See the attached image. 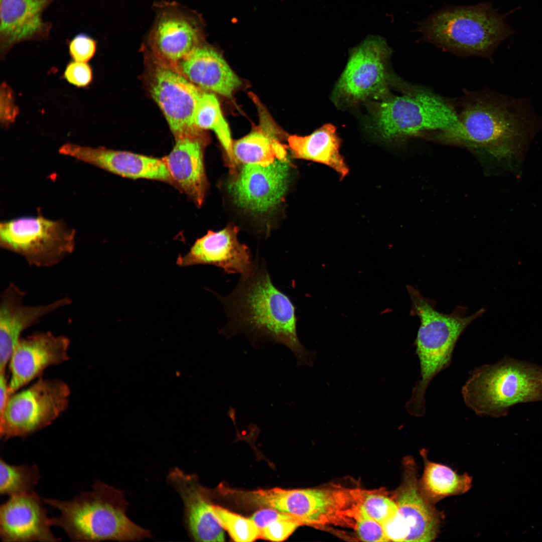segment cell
I'll return each mask as SVG.
<instances>
[{
  "label": "cell",
  "mask_w": 542,
  "mask_h": 542,
  "mask_svg": "<svg viewBox=\"0 0 542 542\" xmlns=\"http://www.w3.org/2000/svg\"><path fill=\"white\" fill-rule=\"evenodd\" d=\"M406 289L412 302L411 315L417 316L421 322L415 340L421 379L414 387L405 408L411 416L419 417L426 412L425 395L429 384L449 366L460 336L485 309L468 316L465 307L458 306L451 313L444 314L437 311L434 301L423 297L419 290L409 285Z\"/></svg>",
  "instance_id": "5b68a950"
},
{
  "label": "cell",
  "mask_w": 542,
  "mask_h": 542,
  "mask_svg": "<svg viewBox=\"0 0 542 542\" xmlns=\"http://www.w3.org/2000/svg\"><path fill=\"white\" fill-rule=\"evenodd\" d=\"M167 481L183 501L185 525L191 538L197 541H224L223 528L214 514L210 493L197 476L175 467L169 471Z\"/></svg>",
  "instance_id": "ac0fdd59"
},
{
  "label": "cell",
  "mask_w": 542,
  "mask_h": 542,
  "mask_svg": "<svg viewBox=\"0 0 542 542\" xmlns=\"http://www.w3.org/2000/svg\"><path fill=\"white\" fill-rule=\"evenodd\" d=\"M69 84L78 88H84L93 81V71L87 62L72 60L66 65L63 75Z\"/></svg>",
  "instance_id": "e575fe53"
},
{
  "label": "cell",
  "mask_w": 542,
  "mask_h": 542,
  "mask_svg": "<svg viewBox=\"0 0 542 542\" xmlns=\"http://www.w3.org/2000/svg\"><path fill=\"white\" fill-rule=\"evenodd\" d=\"M154 9L156 17L148 34V44L157 58L177 64L201 44L200 19L176 2H159Z\"/></svg>",
  "instance_id": "8fae6325"
},
{
  "label": "cell",
  "mask_w": 542,
  "mask_h": 542,
  "mask_svg": "<svg viewBox=\"0 0 542 542\" xmlns=\"http://www.w3.org/2000/svg\"><path fill=\"white\" fill-rule=\"evenodd\" d=\"M175 139L173 150L164 157L173 186L184 193L197 206H201L208 186L204 160L206 141L199 133Z\"/></svg>",
  "instance_id": "44dd1931"
},
{
  "label": "cell",
  "mask_w": 542,
  "mask_h": 542,
  "mask_svg": "<svg viewBox=\"0 0 542 542\" xmlns=\"http://www.w3.org/2000/svg\"><path fill=\"white\" fill-rule=\"evenodd\" d=\"M288 141L295 158L327 165L342 178L348 174V169L339 152L340 140L333 125L325 124L304 137L290 136Z\"/></svg>",
  "instance_id": "cb8c5ba5"
},
{
  "label": "cell",
  "mask_w": 542,
  "mask_h": 542,
  "mask_svg": "<svg viewBox=\"0 0 542 542\" xmlns=\"http://www.w3.org/2000/svg\"><path fill=\"white\" fill-rule=\"evenodd\" d=\"M150 90L175 138L199 133L193 118L203 93L181 73L158 63L151 73Z\"/></svg>",
  "instance_id": "7c38bea8"
},
{
  "label": "cell",
  "mask_w": 542,
  "mask_h": 542,
  "mask_svg": "<svg viewBox=\"0 0 542 542\" xmlns=\"http://www.w3.org/2000/svg\"><path fill=\"white\" fill-rule=\"evenodd\" d=\"M391 49L377 36H368L351 49L348 62L333 92L334 101L342 106L390 95L393 84H400L390 72Z\"/></svg>",
  "instance_id": "9c48e42d"
},
{
  "label": "cell",
  "mask_w": 542,
  "mask_h": 542,
  "mask_svg": "<svg viewBox=\"0 0 542 542\" xmlns=\"http://www.w3.org/2000/svg\"><path fill=\"white\" fill-rule=\"evenodd\" d=\"M359 510L367 516L382 524L391 518L398 511L396 501L380 494L362 492L359 504Z\"/></svg>",
  "instance_id": "f546056e"
},
{
  "label": "cell",
  "mask_w": 542,
  "mask_h": 542,
  "mask_svg": "<svg viewBox=\"0 0 542 542\" xmlns=\"http://www.w3.org/2000/svg\"><path fill=\"white\" fill-rule=\"evenodd\" d=\"M238 227L232 224L218 231H208L196 240L187 254L179 256L177 264L181 266L210 264L228 274L245 273L253 260L249 248L238 240Z\"/></svg>",
  "instance_id": "d6986e66"
},
{
  "label": "cell",
  "mask_w": 542,
  "mask_h": 542,
  "mask_svg": "<svg viewBox=\"0 0 542 542\" xmlns=\"http://www.w3.org/2000/svg\"><path fill=\"white\" fill-rule=\"evenodd\" d=\"M25 296L24 291L13 283L9 284L1 296L0 371H6L23 331L43 317L71 303L69 298L65 297L45 305H26L23 303Z\"/></svg>",
  "instance_id": "e0dca14e"
},
{
  "label": "cell",
  "mask_w": 542,
  "mask_h": 542,
  "mask_svg": "<svg viewBox=\"0 0 542 542\" xmlns=\"http://www.w3.org/2000/svg\"><path fill=\"white\" fill-rule=\"evenodd\" d=\"M57 0H1L0 57L5 59L16 44L48 38L52 23L43 19L44 11Z\"/></svg>",
  "instance_id": "ffe728a7"
},
{
  "label": "cell",
  "mask_w": 542,
  "mask_h": 542,
  "mask_svg": "<svg viewBox=\"0 0 542 542\" xmlns=\"http://www.w3.org/2000/svg\"><path fill=\"white\" fill-rule=\"evenodd\" d=\"M92 490L68 501L42 498L60 515L51 524L60 527L73 541H137L151 537L149 530L126 515L124 491L96 480Z\"/></svg>",
  "instance_id": "277c9868"
},
{
  "label": "cell",
  "mask_w": 542,
  "mask_h": 542,
  "mask_svg": "<svg viewBox=\"0 0 542 542\" xmlns=\"http://www.w3.org/2000/svg\"><path fill=\"white\" fill-rule=\"evenodd\" d=\"M40 478L36 465H11L0 459V494L9 497L34 492Z\"/></svg>",
  "instance_id": "83f0119b"
},
{
  "label": "cell",
  "mask_w": 542,
  "mask_h": 542,
  "mask_svg": "<svg viewBox=\"0 0 542 542\" xmlns=\"http://www.w3.org/2000/svg\"><path fill=\"white\" fill-rule=\"evenodd\" d=\"M69 54L73 60L88 62L95 55L97 41L90 35L80 33L68 43Z\"/></svg>",
  "instance_id": "d6a6232c"
},
{
  "label": "cell",
  "mask_w": 542,
  "mask_h": 542,
  "mask_svg": "<svg viewBox=\"0 0 542 542\" xmlns=\"http://www.w3.org/2000/svg\"><path fill=\"white\" fill-rule=\"evenodd\" d=\"M403 481L396 495L398 511L410 529L406 541H431L438 534V511L422 495L417 478V466L411 457L404 461Z\"/></svg>",
  "instance_id": "7402d4cb"
},
{
  "label": "cell",
  "mask_w": 542,
  "mask_h": 542,
  "mask_svg": "<svg viewBox=\"0 0 542 542\" xmlns=\"http://www.w3.org/2000/svg\"><path fill=\"white\" fill-rule=\"evenodd\" d=\"M425 468L419 487L425 499L433 504L443 498L463 494L471 486V478L467 474L459 475L450 468L429 461L426 453H421Z\"/></svg>",
  "instance_id": "484cf974"
},
{
  "label": "cell",
  "mask_w": 542,
  "mask_h": 542,
  "mask_svg": "<svg viewBox=\"0 0 542 542\" xmlns=\"http://www.w3.org/2000/svg\"><path fill=\"white\" fill-rule=\"evenodd\" d=\"M70 394L64 381L40 377L11 394L0 415L1 438H25L49 426L66 411Z\"/></svg>",
  "instance_id": "30bf717a"
},
{
  "label": "cell",
  "mask_w": 542,
  "mask_h": 542,
  "mask_svg": "<svg viewBox=\"0 0 542 542\" xmlns=\"http://www.w3.org/2000/svg\"><path fill=\"white\" fill-rule=\"evenodd\" d=\"M177 64L181 73L200 88L228 98L241 84L221 55L202 44Z\"/></svg>",
  "instance_id": "603a6c76"
},
{
  "label": "cell",
  "mask_w": 542,
  "mask_h": 542,
  "mask_svg": "<svg viewBox=\"0 0 542 542\" xmlns=\"http://www.w3.org/2000/svg\"><path fill=\"white\" fill-rule=\"evenodd\" d=\"M462 394L466 405L477 415L502 417L517 403L542 401V367L508 357L477 367Z\"/></svg>",
  "instance_id": "8992f818"
},
{
  "label": "cell",
  "mask_w": 542,
  "mask_h": 542,
  "mask_svg": "<svg viewBox=\"0 0 542 542\" xmlns=\"http://www.w3.org/2000/svg\"><path fill=\"white\" fill-rule=\"evenodd\" d=\"M541 129L542 117L529 96L484 91L464 98L455 125L425 137L483 152L502 171L518 176L529 147Z\"/></svg>",
  "instance_id": "6da1fadb"
},
{
  "label": "cell",
  "mask_w": 542,
  "mask_h": 542,
  "mask_svg": "<svg viewBox=\"0 0 542 542\" xmlns=\"http://www.w3.org/2000/svg\"><path fill=\"white\" fill-rule=\"evenodd\" d=\"M289 170L288 160H277L267 166L245 164L229 185L234 202L257 212L272 209L285 194Z\"/></svg>",
  "instance_id": "5bb4252c"
},
{
  "label": "cell",
  "mask_w": 542,
  "mask_h": 542,
  "mask_svg": "<svg viewBox=\"0 0 542 542\" xmlns=\"http://www.w3.org/2000/svg\"><path fill=\"white\" fill-rule=\"evenodd\" d=\"M519 7L500 14L490 2L448 6L417 23L421 39L462 56L491 59L498 47L515 33L507 18Z\"/></svg>",
  "instance_id": "3957f363"
},
{
  "label": "cell",
  "mask_w": 542,
  "mask_h": 542,
  "mask_svg": "<svg viewBox=\"0 0 542 542\" xmlns=\"http://www.w3.org/2000/svg\"><path fill=\"white\" fill-rule=\"evenodd\" d=\"M70 341L64 335L39 332L21 338L9 362L10 396L36 378L48 367L60 364L69 358Z\"/></svg>",
  "instance_id": "4fadbf2b"
},
{
  "label": "cell",
  "mask_w": 542,
  "mask_h": 542,
  "mask_svg": "<svg viewBox=\"0 0 542 542\" xmlns=\"http://www.w3.org/2000/svg\"><path fill=\"white\" fill-rule=\"evenodd\" d=\"M402 91L401 95H389L369 105L370 127L382 139L393 142L424 137L456 123L458 112L440 96L408 85Z\"/></svg>",
  "instance_id": "52a82bcc"
},
{
  "label": "cell",
  "mask_w": 542,
  "mask_h": 542,
  "mask_svg": "<svg viewBox=\"0 0 542 542\" xmlns=\"http://www.w3.org/2000/svg\"><path fill=\"white\" fill-rule=\"evenodd\" d=\"M58 152L123 177L153 180L174 185L164 158L70 143L61 146Z\"/></svg>",
  "instance_id": "9a60e30c"
},
{
  "label": "cell",
  "mask_w": 542,
  "mask_h": 542,
  "mask_svg": "<svg viewBox=\"0 0 542 542\" xmlns=\"http://www.w3.org/2000/svg\"><path fill=\"white\" fill-rule=\"evenodd\" d=\"M42 498L35 491L9 497L0 507V537L3 541H57L52 532Z\"/></svg>",
  "instance_id": "2e32d148"
},
{
  "label": "cell",
  "mask_w": 542,
  "mask_h": 542,
  "mask_svg": "<svg viewBox=\"0 0 542 542\" xmlns=\"http://www.w3.org/2000/svg\"><path fill=\"white\" fill-rule=\"evenodd\" d=\"M265 122L233 144L236 162L267 166L276 160H288L286 146L278 139L274 129Z\"/></svg>",
  "instance_id": "d4e9b609"
},
{
  "label": "cell",
  "mask_w": 542,
  "mask_h": 542,
  "mask_svg": "<svg viewBox=\"0 0 542 542\" xmlns=\"http://www.w3.org/2000/svg\"><path fill=\"white\" fill-rule=\"evenodd\" d=\"M302 525L295 516L289 514L268 524L260 530L259 538L274 541L286 539Z\"/></svg>",
  "instance_id": "4dcf8cb0"
},
{
  "label": "cell",
  "mask_w": 542,
  "mask_h": 542,
  "mask_svg": "<svg viewBox=\"0 0 542 542\" xmlns=\"http://www.w3.org/2000/svg\"><path fill=\"white\" fill-rule=\"evenodd\" d=\"M217 297L227 318L221 334H244L253 344H281L291 350L297 365H313L316 353L304 348L298 336L296 308L274 284L263 258L256 256L232 291Z\"/></svg>",
  "instance_id": "7a4b0ae2"
},
{
  "label": "cell",
  "mask_w": 542,
  "mask_h": 542,
  "mask_svg": "<svg viewBox=\"0 0 542 542\" xmlns=\"http://www.w3.org/2000/svg\"><path fill=\"white\" fill-rule=\"evenodd\" d=\"M76 231L61 220L24 216L0 223V245L22 256L29 264L48 267L72 253Z\"/></svg>",
  "instance_id": "ba28073f"
},
{
  "label": "cell",
  "mask_w": 542,
  "mask_h": 542,
  "mask_svg": "<svg viewBox=\"0 0 542 542\" xmlns=\"http://www.w3.org/2000/svg\"><path fill=\"white\" fill-rule=\"evenodd\" d=\"M381 525L389 541H406L409 536L410 529L399 511Z\"/></svg>",
  "instance_id": "d590c367"
},
{
  "label": "cell",
  "mask_w": 542,
  "mask_h": 542,
  "mask_svg": "<svg viewBox=\"0 0 542 542\" xmlns=\"http://www.w3.org/2000/svg\"><path fill=\"white\" fill-rule=\"evenodd\" d=\"M193 122L198 129L214 131L225 151L230 170L234 172L236 162L233 155L230 131L214 94L203 92L195 109Z\"/></svg>",
  "instance_id": "4316f807"
},
{
  "label": "cell",
  "mask_w": 542,
  "mask_h": 542,
  "mask_svg": "<svg viewBox=\"0 0 542 542\" xmlns=\"http://www.w3.org/2000/svg\"><path fill=\"white\" fill-rule=\"evenodd\" d=\"M20 109L16 103L15 93L6 82L0 87V121L2 127L10 128L16 120Z\"/></svg>",
  "instance_id": "836d02e7"
},
{
  "label": "cell",
  "mask_w": 542,
  "mask_h": 542,
  "mask_svg": "<svg viewBox=\"0 0 542 542\" xmlns=\"http://www.w3.org/2000/svg\"><path fill=\"white\" fill-rule=\"evenodd\" d=\"M212 508L218 522L234 541L249 542L259 538L260 530L250 518L244 517L213 504Z\"/></svg>",
  "instance_id": "f1b7e54d"
},
{
  "label": "cell",
  "mask_w": 542,
  "mask_h": 542,
  "mask_svg": "<svg viewBox=\"0 0 542 542\" xmlns=\"http://www.w3.org/2000/svg\"><path fill=\"white\" fill-rule=\"evenodd\" d=\"M355 528L358 537L364 541H388L382 526L377 521L361 512L358 508L355 514Z\"/></svg>",
  "instance_id": "1f68e13d"
}]
</instances>
